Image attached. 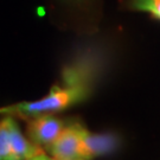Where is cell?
<instances>
[{"label":"cell","instance_id":"obj_1","mask_svg":"<svg viewBox=\"0 0 160 160\" xmlns=\"http://www.w3.org/2000/svg\"><path fill=\"white\" fill-rule=\"evenodd\" d=\"M88 95V88L82 81L71 74V81L67 87L53 86L48 95L34 101L14 103L0 108V114L17 116L30 120L40 115L55 114L71 107L75 103L84 100Z\"/></svg>","mask_w":160,"mask_h":160},{"label":"cell","instance_id":"obj_2","mask_svg":"<svg viewBox=\"0 0 160 160\" xmlns=\"http://www.w3.org/2000/svg\"><path fill=\"white\" fill-rule=\"evenodd\" d=\"M64 128L65 125L61 119L48 114L28 120L26 133L32 142L45 149L56 141Z\"/></svg>","mask_w":160,"mask_h":160},{"label":"cell","instance_id":"obj_3","mask_svg":"<svg viewBox=\"0 0 160 160\" xmlns=\"http://www.w3.org/2000/svg\"><path fill=\"white\" fill-rule=\"evenodd\" d=\"M81 123L74 122L65 126L56 141L45 151L56 160H80L82 158L81 146Z\"/></svg>","mask_w":160,"mask_h":160},{"label":"cell","instance_id":"obj_4","mask_svg":"<svg viewBox=\"0 0 160 160\" xmlns=\"http://www.w3.org/2000/svg\"><path fill=\"white\" fill-rule=\"evenodd\" d=\"M81 146H82V158L86 160L92 159L98 155L113 153L119 148L121 139L113 133L94 134L81 125Z\"/></svg>","mask_w":160,"mask_h":160},{"label":"cell","instance_id":"obj_5","mask_svg":"<svg viewBox=\"0 0 160 160\" xmlns=\"http://www.w3.org/2000/svg\"><path fill=\"white\" fill-rule=\"evenodd\" d=\"M10 134H11V146L12 153L14 160H28L40 152L42 147L33 143L29 138L24 135L16 120L11 115V123H10Z\"/></svg>","mask_w":160,"mask_h":160},{"label":"cell","instance_id":"obj_6","mask_svg":"<svg viewBox=\"0 0 160 160\" xmlns=\"http://www.w3.org/2000/svg\"><path fill=\"white\" fill-rule=\"evenodd\" d=\"M10 123L11 115H7L0 120V160H14L11 146Z\"/></svg>","mask_w":160,"mask_h":160},{"label":"cell","instance_id":"obj_7","mask_svg":"<svg viewBox=\"0 0 160 160\" xmlns=\"http://www.w3.org/2000/svg\"><path fill=\"white\" fill-rule=\"evenodd\" d=\"M132 6L139 11L151 13L157 19H160V0H133Z\"/></svg>","mask_w":160,"mask_h":160},{"label":"cell","instance_id":"obj_8","mask_svg":"<svg viewBox=\"0 0 160 160\" xmlns=\"http://www.w3.org/2000/svg\"><path fill=\"white\" fill-rule=\"evenodd\" d=\"M28 160H56V159H53L49 153H46L44 149H42L40 152H38L37 154H34L33 157L29 158Z\"/></svg>","mask_w":160,"mask_h":160},{"label":"cell","instance_id":"obj_9","mask_svg":"<svg viewBox=\"0 0 160 160\" xmlns=\"http://www.w3.org/2000/svg\"><path fill=\"white\" fill-rule=\"evenodd\" d=\"M80 160H86V159H80Z\"/></svg>","mask_w":160,"mask_h":160}]
</instances>
